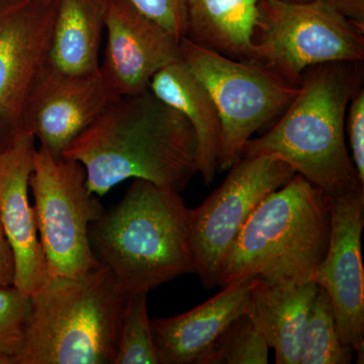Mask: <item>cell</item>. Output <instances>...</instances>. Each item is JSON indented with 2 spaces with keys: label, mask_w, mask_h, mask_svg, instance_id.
<instances>
[{
  "label": "cell",
  "mask_w": 364,
  "mask_h": 364,
  "mask_svg": "<svg viewBox=\"0 0 364 364\" xmlns=\"http://www.w3.org/2000/svg\"><path fill=\"white\" fill-rule=\"evenodd\" d=\"M63 158L83 165L97 196L130 178L181 193L198 172L193 127L150 88L112 100Z\"/></svg>",
  "instance_id": "cell-1"
},
{
  "label": "cell",
  "mask_w": 364,
  "mask_h": 364,
  "mask_svg": "<svg viewBox=\"0 0 364 364\" xmlns=\"http://www.w3.org/2000/svg\"><path fill=\"white\" fill-rule=\"evenodd\" d=\"M363 62H333L306 69L299 92L277 124L250 139L242 156H270L329 196L361 188L345 142L349 102L361 87Z\"/></svg>",
  "instance_id": "cell-2"
},
{
  "label": "cell",
  "mask_w": 364,
  "mask_h": 364,
  "mask_svg": "<svg viewBox=\"0 0 364 364\" xmlns=\"http://www.w3.org/2000/svg\"><path fill=\"white\" fill-rule=\"evenodd\" d=\"M177 191L135 178L117 205L91 223V250L127 296L195 273L189 210Z\"/></svg>",
  "instance_id": "cell-3"
},
{
  "label": "cell",
  "mask_w": 364,
  "mask_h": 364,
  "mask_svg": "<svg viewBox=\"0 0 364 364\" xmlns=\"http://www.w3.org/2000/svg\"><path fill=\"white\" fill-rule=\"evenodd\" d=\"M330 232L331 196L296 173L248 218L227 254L220 287L254 277L274 284L312 282Z\"/></svg>",
  "instance_id": "cell-4"
},
{
  "label": "cell",
  "mask_w": 364,
  "mask_h": 364,
  "mask_svg": "<svg viewBox=\"0 0 364 364\" xmlns=\"http://www.w3.org/2000/svg\"><path fill=\"white\" fill-rule=\"evenodd\" d=\"M33 317L14 364H112L129 296L100 264L50 277L32 296Z\"/></svg>",
  "instance_id": "cell-5"
},
{
  "label": "cell",
  "mask_w": 364,
  "mask_h": 364,
  "mask_svg": "<svg viewBox=\"0 0 364 364\" xmlns=\"http://www.w3.org/2000/svg\"><path fill=\"white\" fill-rule=\"evenodd\" d=\"M181 60L205 85L221 119L218 170L226 171L243 155L255 132L282 114L299 92L267 67L229 58L183 38Z\"/></svg>",
  "instance_id": "cell-6"
},
{
  "label": "cell",
  "mask_w": 364,
  "mask_h": 364,
  "mask_svg": "<svg viewBox=\"0 0 364 364\" xmlns=\"http://www.w3.org/2000/svg\"><path fill=\"white\" fill-rule=\"evenodd\" d=\"M253 36L254 62L299 85L310 67L363 62L364 32L329 0H260Z\"/></svg>",
  "instance_id": "cell-7"
},
{
  "label": "cell",
  "mask_w": 364,
  "mask_h": 364,
  "mask_svg": "<svg viewBox=\"0 0 364 364\" xmlns=\"http://www.w3.org/2000/svg\"><path fill=\"white\" fill-rule=\"evenodd\" d=\"M30 186L50 277H78L100 267L90 227L104 213L86 184L81 163L36 149Z\"/></svg>",
  "instance_id": "cell-8"
},
{
  "label": "cell",
  "mask_w": 364,
  "mask_h": 364,
  "mask_svg": "<svg viewBox=\"0 0 364 364\" xmlns=\"http://www.w3.org/2000/svg\"><path fill=\"white\" fill-rule=\"evenodd\" d=\"M205 202L189 210L188 243L195 273L207 289L220 287L223 264L244 224L265 196L296 172L270 156H242Z\"/></svg>",
  "instance_id": "cell-9"
},
{
  "label": "cell",
  "mask_w": 364,
  "mask_h": 364,
  "mask_svg": "<svg viewBox=\"0 0 364 364\" xmlns=\"http://www.w3.org/2000/svg\"><path fill=\"white\" fill-rule=\"evenodd\" d=\"M58 0H0V153L26 133L28 93L48 62Z\"/></svg>",
  "instance_id": "cell-10"
},
{
  "label": "cell",
  "mask_w": 364,
  "mask_h": 364,
  "mask_svg": "<svg viewBox=\"0 0 364 364\" xmlns=\"http://www.w3.org/2000/svg\"><path fill=\"white\" fill-rule=\"evenodd\" d=\"M364 188L331 196L329 247L314 282L331 298L340 338L364 360Z\"/></svg>",
  "instance_id": "cell-11"
},
{
  "label": "cell",
  "mask_w": 364,
  "mask_h": 364,
  "mask_svg": "<svg viewBox=\"0 0 364 364\" xmlns=\"http://www.w3.org/2000/svg\"><path fill=\"white\" fill-rule=\"evenodd\" d=\"M119 97L100 69L73 75L46 63L26 100L23 126L54 157L64 152Z\"/></svg>",
  "instance_id": "cell-12"
},
{
  "label": "cell",
  "mask_w": 364,
  "mask_h": 364,
  "mask_svg": "<svg viewBox=\"0 0 364 364\" xmlns=\"http://www.w3.org/2000/svg\"><path fill=\"white\" fill-rule=\"evenodd\" d=\"M100 71L119 97L149 90L155 74L181 60V42L129 0H109Z\"/></svg>",
  "instance_id": "cell-13"
},
{
  "label": "cell",
  "mask_w": 364,
  "mask_h": 364,
  "mask_svg": "<svg viewBox=\"0 0 364 364\" xmlns=\"http://www.w3.org/2000/svg\"><path fill=\"white\" fill-rule=\"evenodd\" d=\"M35 136L25 134L0 153V221L16 258L14 287L32 296L50 279L35 208L28 200Z\"/></svg>",
  "instance_id": "cell-14"
},
{
  "label": "cell",
  "mask_w": 364,
  "mask_h": 364,
  "mask_svg": "<svg viewBox=\"0 0 364 364\" xmlns=\"http://www.w3.org/2000/svg\"><path fill=\"white\" fill-rule=\"evenodd\" d=\"M251 280L233 282L188 312L151 321L160 364H200L230 324L246 313Z\"/></svg>",
  "instance_id": "cell-15"
},
{
  "label": "cell",
  "mask_w": 364,
  "mask_h": 364,
  "mask_svg": "<svg viewBox=\"0 0 364 364\" xmlns=\"http://www.w3.org/2000/svg\"><path fill=\"white\" fill-rule=\"evenodd\" d=\"M317 282L274 284L259 277L251 280L246 314L274 350L275 363L301 364V351Z\"/></svg>",
  "instance_id": "cell-16"
},
{
  "label": "cell",
  "mask_w": 364,
  "mask_h": 364,
  "mask_svg": "<svg viewBox=\"0 0 364 364\" xmlns=\"http://www.w3.org/2000/svg\"><path fill=\"white\" fill-rule=\"evenodd\" d=\"M149 88L193 127L198 141V172L205 184L212 183L218 171L222 129L219 112L210 92L181 60L155 74Z\"/></svg>",
  "instance_id": "cell-17"
},
{
  "label": "cell",
  "mask_w": 364,
  "mask_h": 364,
  "mask_svg": "<svg viewBox=\"0 0 364 364\" xmlns=\"http://www.w3.org/2000/svg\"><path fill=\"white\" fill-rule=\"evenodd\" d=\"M109 0H58L48 63L73 75L100 69Z\"/></svg>",
  "instance_id": "cell-18"
},
{
  "label": "cell",
  "mask_w": 364,
  "mask_h": 364,
  "mask_svg": "<svg viewBox=\"0 0 364 364\" xmlns=\"http://www.w3.org/2000/svg\"><path fill=\"white\" fill-rule=\"evenodd\" d=\"M259 1L186 0V38L229 58L254 62Z\"/></svg>",
  "instance_id": "cell-19"
},
{
  "label": "cell",
  "mask_w": 364,
  "mask_h": 364,
  "mask_svg": "<svg viewBox=\"0 0 364 364\" xmlns=\"http://www.w3.org/2000/svg\"><path fill=\"white\" fill-rule=\"evenodd\" d=\"M353 348L340 338L331 298L318 286L306 323L301 364H349Z\"/></svg>",
  "instance_id": "cell-20"
},
{
  "label": "cell",
  "mask_w": 364,
  "mask_h": 364,
  "mask_svg": "<svg viewBox=\"0 0 364 364\" xmlns=\"http://www.w3.org/2000/svg\"><path fill=\"white\" fill-rule=\"evenodd\" d=\"M148 293L127 301L112 364H160L148 314Z\"/></svg>",
  "instance_id": "cell-21"
},
{
  "label": "cell",
  "mask_w": 364,
  "mask_h": 364,
  "mask_svg": "<svg viewBox=\"0 0 364 364\" xmlns=\"http://www.w3.org/2000/svg\"><path fill=\"white\" fill-rule=\"evenodd\" d=\"M269 348L258 326L244 313L230 324L200 364H267Z\"/></svg>",
  "instance_id": "cell-22"
},
{
  "label": "cell",
  "mask_w": 364,
  "mask_h": 364,
  "mask_svg": "<svg viewBox=\"0 0 364 364\" xmlns=\"http://www.w3.org/2000/svg\"><path fill=\"white\" fill-rule=\"evenodd\" d=\"M33 317L32 296L0 287V355L14 359L23 349Z\"/></svg>",
  "instance_id": "cell-23"
},
{
  "label": "cell",
  "mask_w": 364,
  "mask_h": 364,
  "mask_svg": "<svg viewBox=\"0 0 364 364\" xmlns=\"http://www.w3.org/2000/svg\"><path fill=\"white\" fill-rule=\"evenodd\" d=\"M146 16L161 26L177 41L186 36V0H129Z\"/></svg>",
  "instance_id": "cell-24"
},
{
  "label": "cell",
  "mask_w": 364,
  "mask_h": 364,
  "mask_svg": "<svg viewBox=\"0 0 364 364\" xmlns=\"http://www.w3.org/2000/svg\"><path fill=\"white\" fill-rule=\"evenodd\" d=\"M346 131L350 144L351 159L359 183L364 188V90L358 88L348 105Z\"/></svg>",
  "instance_id": "cell-25"
},
{
  "label": "cell",
  "mask_w": 364,
  "mask_h": 364,
  "mask_svg": "<svg viewBox=\"0 0 364 364\" xmlns=\"http://www.w3.org/2000/svg\"><path fill=\"white\" fill-rule=\"evenodd\" d=\"M16 279V258L0 221V287H13Z\"/></svg>",
  "instance_id": "cell-26"
},
{
  "label": "cell",
  "mask_w": 364,
  "mask_h": 364,
  "mask_svg": "<svg viewBox=\"0 0 364 364\" xmlns=\"http://www.w3.org/2000/svg\"><path fill=\"white\" fill-rule=\"evenodd\" d=\"M333 7L364 32V0H329Z\"/></svg>",
  "instance_id": "cell-27"
},
{
  "label": "cell",
  "mask_w": 364,
  "mask_h": 364,
  "mask_svg": "<svg viewBox=\"0 0 364 364\" xmlns=\"http://www.w3.org/2000/svg\"><path fill=\"white\" fill-rule=\"evenodd\" d=\"M286 1H291V2H309V1H313V0H286Z\"/></svg>",
  "instance_id": "cell-28"
}]
</instances>
